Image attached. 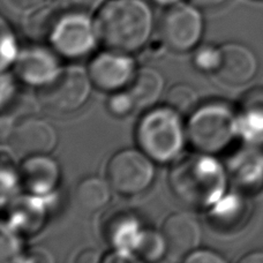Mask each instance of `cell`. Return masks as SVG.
<instances>
[{
	"mask_svg": "<svg viewBox=\"0 0 263 263\" xmlns=\"http://www.w3.org/2000/svg\"><path fill=\"white\" fill-rule=\"evenodd\" d=\"M243 119L248 126L263 127V89H255L247 93L242 100Z\"/></svg>",
	"mask_w": 263,
	"mask_h": 263,
	"instance_id": "23",
	"label": "cell"
},
{
	"mask_svg": "<svg viewBox=\"0 0 263 263\" xmlns=\"http://www.w3.org/2000/svg\"><path fill=\"white\" fill-rule=\"evenodd\" d=\"M57 13V8L54 11L46 7L36 9V12L27 21V34L31 39L37 41H43L46 39L50 40L55 22H57L59 17Z\"/></svg>",
	"mask_w": 263,
	"mask_h": 263,
	"instance_id": "21",
	"label": "cell"
},
{
	"mask_svg": "<svg viewBox=\"0 0 263 263\" xmlns=\"http://www.w3.org/2000/svg\"><path fill=\"white\" fill-rule=\"evenodd\" d=\"M159 35L168 49L184 52L195 48L203 31L200 12L185 3L170 5L159 18Z\"/></svg>",
	"mask_w": 263,
	"mask_h": 263,
	"instance_id": "7",
	"label": "cell"
},
{
	"mask_svg": "<svg viewBox=\"0 0 263 263\" xmlns=\"http://www.w3.org/2000/svg\"><path fill=\"white\" fill-rule=\"evenodd\" d=\"M103 0H55V8L62 14L90 16L102 6Z\"/></svg>",
	"mask_w": 263,
	"mask_h": 263,
	"instance_id": "24",
	"label": "cell"
},
{
	"mask_svg": "<svg viewBox=\"0 0 263 263\" xmlns=\"http://www.w3.org/2000/svg\"><path fill=\"white\" fill-rule=\"evenodd\" d=\"M97 32L90 16L62 14L50 36L54 51L67 58H80L95 48Z\"/></svg>",
	"mask_w": 263,
	"mask_h": 263,
	"instance_id": "8",
	"label": "cell"
},
{
	"mask_svg": "<svg viewBox=\"0 0 263 263\" xmlns=\"http://www.w3.org/2000/svg\"><path fill=\"white\" fill-rule=\"evenodd\" d=\"M95 28L109 50L135 52L152 34L153 14L143 0H110L101 8Z\"/></svg>",
	"mask_w": 263,
	"mask_h": 263,
	"instance_id": "1",
	"label": "cell"
},
{
	"mask_svg": "<svg viewBox=\"0 0 263 263\" xmlns=\"http://www.w3.org/2000/svg\"><path fill=\"white\" fill-rule=\"evenodd\" d=\"M170 187L177 199L192 208H208L227 189L223 166L209 154H192L176 159L170 170Z\"/></svg>",
	"mask_w": 263,
	"mask_h": 263,
	"instance_id": "2",
	"label": "cell"
},
{
	"mask_svg": "<svg viewBox=\"0 0 263 263\" xmlns=\"http://www.w3.org/2000/svg\"><path fill=\"white\" fill-rule=\"evenodd\" d=\"M13 7L20 11H36L43 7L48 0H8Z\"/></svg>",
	"mask_w": 263,
	"mask_h": 263,
	"instance_id": "34",
	"label": "cell"
},
{
	"mask_svg": "<svg viewBox=\"0 0 263 263\" xmlns=\"http://www.w3.org/2000/svg\"><path fill=\"white\" fill-rule=\"evenodd\" d=\"M154 159L142 150L125 149L112 156L106 175L112 189L123 195L142 193L155 178Z\"/></svg>",
	"mask_w": 263,
	"mask_h": 263,
	"instance_id": "6",
	"label": "cell"
},
{
	"mask_svg": "<svg viewBox=\"0 0 263 263\" xmlns=\"http://www.w3.org/2000/svg\"><path fill=\"white\" fill-rule=\"evenodd\" d=\"M187 132L180 114L170 106L150 109L138 124L136 140L140 149L154 161L165 163L176 159L185 143Z\"/></svg>",
	"mask_w": 263,
	"mask_h": 263,
	"instance_id": "3",
	"label": "cell"
},
{
	"mask_svg": "<svg viewBox=\"0 0 263 263\" xmlns=\"http://www.w3.org/2000/svg\"><path fill=\"white\" fill-rule=\"evenodd\" d=\"M8 138L15 153L25 157L51 153L58 140L52 125L34 117H27L14 125Z\"/></svg>",
	"mask_w": 263,
	"mask_h": 263,
	"instance_id": "10",
	"label": "cell"
},
{
	"mask_svg": "<svg viewBox=\"0 0 263 263\" xmlns=\"http://www.w3.org/2000/svg\"><path fill=\"white\" fill-rule=\"evenodd\" d=\"M142 229L139 219L128 213H121L110 219L106 228V237L116 248L134 252L136 241Z\"/></svg>",
	"mask_w": 263,
	"mask_h": 263,
	"instance_id": "17",
	"label": "cell"
},
{
	"mask_svg": "<svg viewBox=\"0 0 263 263\" xmlns=\"http://www.w3.org/2000/svg\"><path fill=\"white\" fill-rule=\"evenodd\" d=\"M140 260L139 256L134 254L133 251L128 250H119V248H116L114 253H110L109 255L105 256L103 261L104 262H135Z\"/></svg>",
	"mask_w": 263,
	"mask_h": 263,
	"instance_id": "32",
	"label": "cell"
},
{
	"mask_svg": "<svg viewBox=\"0 0 263 263\" xmlns=\"http://www.w3.org/2000/svg\"><path fill=\"white\" fill-rule=\"evenodd\" d=\"M163 75L157 69L143 67L135 73L129 83L128 91L133 97L136 107L147 109L152 107L161 98L164 91Z\"/></svg>",
	"mask_w": 263,
	"mask_h": 263,
	"instance_id": "16",
	"label": "cell"
},
{
	"mask_svg": "<svg viewBox=\"0 0 263 263\" xmlns=\"http://www.w3.org/2000/svg\"><path fill=\"white\" fill-rule=\"evenodd\" d=\"M91 80L88 72L78 66L60 69L55 77L40 89V101L58 114L80 109L90 96Z\"/></svg>",
	"mask_w": 263,
	"mask_h": 263,
	"instance_id": "5",
	"label": "cell"
},
{
	"mask_svg": "<svg viewBox=\"0 0 263 263\" xmlns=\"http://www.w3.org/2000/svg\"><path fill=\"white\" fill-rule=\"evenodd\" d=\"M20 240L15 230L8 225H3L2 228V261L12 260L20 254Z\"/></svg>",
	"mask_w": 263,
	"mask_h": 263,
	"instance_id": "28",
	"label": "cell"
},
{
	"mask_svg": "<svg viewBox=\"0 0 263 263\" xmlns=\"http://www.w3.org/2000/svg\"><path fill=\"white\" fill-rule=\"evenodd\" d=\"M21 185L20 176L14 172L12 168V163L8 164V168L3 165L2 170V204L5 205L6 202L12 200L14 194L16 193L17 187Z\"/></svg>",
	"mask_w": 263,
	"mask_h": 263,
	"instance_id": "29",
	"label": "cell"
},
{
	"mask_svg": "<svg viewBox=\"0 0 263 263\" xmlns=\"http://www.w3.org/2000/svg\"><path fill=\"white\" fill-rule=\"evenodd\" d=\"M225 0H192V3L196 6H201V7H214V6H218V5L223 4Z\"/></svg>",
	"mask_w": 263,
	"mask_h": 263,
	"instance_id": "37",
	"label": "cell"
},
{
	"mask_svg": "<svg viewBox=\"0 0 263 263\" xmlns=\"http://www.w3.org/2000/svg\"><path fill=\"white\" fill-rule=\"evenodd\" d=\"M15 83L11 74L3 73L2 77V106L5 109L7 103H11L15 95Z\"/></svg>",
	"mask_w": 263,
	"mask_h": 263,
	"instance_id": "31",
	"label": "cell"
},
{
	"mask_svg": "<svg viewBox=\"0 0 263 263\" xmlns=\"http://www.w3.org/2000/svg\"><path fill=\"white\" fill-rule=\"evenodd\" d=\"M243 263H263V252H252L240 260Z\"/></svg>",
	"mask_w": 263,
	"mask_h": 263,
	"instance_id": "36",
	"label": "cell"
},
{
	"mask_svg": "<svg viewBox=\"0 0 263 263\" xmlns=\"http://www.w3.org/2000/svg\"><path fill=\"white\" fill-rule=\"evenodd\" d=\"M167 253L173 259H185L197 250L201 241V228L196 218L186 213L168 216L163 227Z\"/></svg>",
	"mask_w": 263,
	"mask_h": 263,
	"instance_id": "12",
	"label": "cell"
},
{
	"mask_svg": "<svg viewBox=\"0 0 263 263\" xmlns=\"http://www.w3.org/2000/svg\"><path fill=\"white\" fill-rule=\"evenodd\" d=\"M246 203L238 196H228L219 200L214 210L211 209L210 219L222 230H232L246 219Z\"/></svg>",
	"mask_w": 263,
	"mask_h": 263,
	"instance_id": "19",
	"label": "cell"
},
{
	"mask_svg": "<svg viewBox=\"0 0 263 263\" xmlns=\"http://www.w3.org/2000/svg\"><path fill=\"white\" fill-rule=\"evenodd\" d=\"M135 107V102L129 91H114L107 101V110L115 117L128 116Z\"/></svg>",
	"mask_w": 263,
	"mask_h": 263,
	"instance_id": "27",
	"label": "cell"
},
{
	"mask_svg": "<svg viewBox=\"0 0 263 263\" xmlns=\"http://www.w3.org/2000/svg\"><path fill=\"white\" fill-rule=\"evenodd\" d=\"M14 64L17 77L31 86H44L60 70L55 54L41 45H31L20 51Z\"/></svg>",
	"mask_w": 263,
	"mask_h": 263,
	"instance_id": "11",
	"label": "cell"
},
{
	"mask_svg": "<svg viewBox=\"0 0 263 263\" xmlns=\"http://www.w3.org/2000/svg\"><path fill=\"white\" fill-rule=\"evenodd\" d=\"M194 64L204 72H217L220 64V49L211 45H203L194 53Z\"/></svg>",
	"mask_w": 263,
	"mask_h": 263,
	"instance_id": "26",
	"label": "cell"
},
{
	"mask_svg": "<svg viewBox=\"0 0 263 263\" xmlns=\"http://www.w3.org/2000/svg\"><path fill=\"white\" fill-rule=\"evenodd\" d=\"M45 205L41 197H18L8 210V227L15 231H39L45 220Z\"/></svg>",
	"mask_w": 263,
	"mask_h": 263,
	"instance_id": "15",
	"label": "cell"
},
{
	"mask_svg": "<svg viewBox=\"0 0 263 263\" xmlns=\"http://www.w3.org/2000/svg\"><path fill=\"white\" fill-rule=\"evenodd\" d=\"M98 261H101L100 253L96 250H92V248L81 252L77 259H75V262L80 263H96Z\"/></svg>",
	"mask_w": 263,
	"mask_h": 263,
	"instance_id": "35",
	"label": "cell"
},
{
	"mask_svg": "<svg viewBox=\"0 0 263 263\" xmlns=\"http://www.w3.org/2000/svg\"><path fill=\"white\" fill-rule=\"evenodd\" d=\"M21 261H28V262H52L53 257L51 256L50 253L44 250V248L36 247L28 253L26 257L21 259Z\"/></svg>",
	"mask_w": 263,
	"mask_h": 263,
	"instance_id": "33",
	"label": "cell"
},
{
	"mask_svg": "<svg viewBox=\"0 0 263 263\" xmlns=\"http://www.w3.org/2000/svg\"><path fill=\"white\" fill-rule=\"evenodd\" d=\"M166 104L180 115L193 114L197 105V95L189 84L179 83L166 92Z\"/></svg>",
	"mask_w": 263,
	"mask_h": 263,
	"instance_id": "22",
	"label": "cell"
},
{
	"mask_svg": "<svg viewBox=\"0 0 263 263\" xmlns=\"http://www.w3.org/2000/svg\"><path fill=\"white\" fill-rule=\"evenodd\" d=\"M109 181L98 177H88L78 185L77 201L87 211H97L107 204L111 197Z\"/></svg>",
	"mask_w": 263,
	"mask_h": 263,
	"instance_id": "18",
	"label": "cell"
},
{
	"mask_svg": "<svg viewBox=\"0 0 263 263\" xmlns=\"http://www.w3.org/2000/svg\"><path fill=\"white\" fill-rule=\"evenodd\" d=\"M155 2L161 5H173L176 3H179V0H155Z\"/></svg>",
	"mask_w": 263,
	"mask_h": 263,
	"instance_id": "38",
	"label": "cell"
},
{
	"mask_svg": "<svg viewBox=\"0 0 263 263\" xmlns=\"http://www.w3.org/2000/svg\"><path fill=\"white\" fill-rule=\"evenodd\" d=\"M135 254L144 261H158L167 253V243L163 232L142 230L134 247Z\"/></svg>",
	"mask_w": 263,
	"mask_h": 263,
	"instance_id": "20",
	"label": "cell"
},
{
	"mask_svg": "<svg viewBox=\"0 0 263 263\" xmlns=\"http://www.w3.org/2000/svg\"><path fill=\"white\" fill-rule=\"evenodd\" d=\"M18 55V50L16 45L15 37L13 31L5 21L2 20V69L3 72L7 68V66L15 63Z\"/></svg>",
	"mask_w": 263,
	"mask_h": 263,
	"instance_id": "25",
	"label": "cell"
},
{
	"mask_svg": "<svg viewBox=\"0 0 263 263\" xmlns=\"http://www.w3.org/2000/svg\"><path fill=\"white\" fill-rule=\"evenodd\" d=\"M21 185L34 195H46L57 189L60 181V167L48 154L26 158L18 171Z\"/></svg>",
	"mask_w": 263,
	"mask_h": 263,
	"instance_id": "13",
	"label": "cell"
},
{
	"mask_svg": "<svg viewBox=\"0 0 263 263\" xmlns=\"http://www.w3.org/2000/svg\"><path fill=\"white\" fill-rule=\"evenodd\" d=\"M88 74L96 88L105 91H118L133 80L135 63L127 53L110 50L92 59Z\"/></svg>",
	"mask_w": 263,
	"mask_h": 263,
	"instance_id": "9",
	"label": "cell"
},
{
	"mask_svg": "<svg viewBox=\"0 0 263 263\" xmlns=\"http://www.w3.org/2000/svg\"><path fill=\"white\" fill-rule=\"evenodd\" d=\"M218 77L230 84H245L255 77L257 59L254 52L239 43H227L220 46Z\"/></svg>",
	"mask_w": 263,
	"mask_h": 263,
	"instance_id": "14",
	"label": "cell"
},
{
	"mask_svg": "<svg viewBox=\"0 0 263 263\" xmlns=\"http://www.w3.org/2000/svg\"><path fill=\"white\" fill-rule=\"evenodd\" d=\"M237 128L236 115L223 103L197 107L187 125V138L199 153H219L231 142Z\"/></svg>",
	"mask_w": 263,
	"mask_h": 263,
	"instance_id": "4",
	"label": "cell"
},
{
	"mask_svg": "<svg viewBox=\"0 0 263 263\" xmlns=\"http://www.w3.org/2000/svg\"><path fill=\"white\" fill-rule=\"evenodd\" d=\"M184 261L191 263H223L225 259L217 252L211 250H195L187 255Z\"/></svg>",
	"mask_w": 263,
	"mask_h": 263,
	"instance_id": "30",
	"label": "cell"
}]
</instances>
